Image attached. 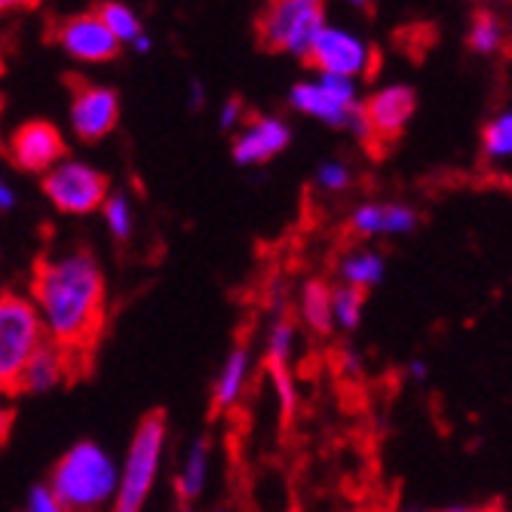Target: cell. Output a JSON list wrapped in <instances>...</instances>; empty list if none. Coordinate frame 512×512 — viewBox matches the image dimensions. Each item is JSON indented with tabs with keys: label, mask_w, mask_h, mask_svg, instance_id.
I'll return each instance as SVG.
<instances>
[{
	"label": "cell",
	"mask_w": 512,
	"mask_h": 512,
	"mask_svg": "<svg viewBox=\"0 0 512 512\" xmlns=\"http://www.w3.org/2000/svg\"><path fill=\"white\" fill-rule=\"evenodd\" d=\"M31 295L46 329V341L59 353L65 381L89 375L108 322V283L89 249L56 258H37Z\"/></svg>",
	"instance_id": "6da1fadb"
},
{
	"label": "cell",
	"mask_w": 512,
	"mask_h": 512,
	"mask_svg": "<svg viewBox=\"0 0 512 512\" xmlns=\"http://www.w3.org/2000/svg\"><path fill=\"white\" fill-rule=\"evenodd\" d=\"M117 467L96 442H77L53 467L50 494L62 512H102L117 494Z\"/></svg>",
	"instance_id": "7a4b0ae2"
},
{
	"label": "cell",
	"mask_w": 512,
	"mask_h": 512,
	"mask_svg": "<svg viewBox=\"0 0 512 512\" xmlns=\"http://www.w3.org/2000/svg\"><path fill=\"white\" fill-rule=\"evenodd\" d=\"M166 445V411L151 408L135 427L132 445L126 451V467L117 479V494L111 512H142L151 494V485L160 470V457Z\"/></svg>",
	"instance_id": "3957f363"
},
{
	"label": "cell",
	"mask_w": 512,
	"mask_h": 512,
	"mask_svg": "<svg viewBox=\"0 0 512 512\" xmlns=\"http://www.w3.org/2000/svg\"><path fill=\"white\" fill-rule=\"evenodd\" d=\"M319 0H276L255 19V37L267 53H289L307 59L316 34L325 28Z\"/></svg>",
	"instance_id": "277c9868"
},
{
	"label": "cell",
	"mask_w": 512,
	"mask_h": 512,
	"mask_svg": "<svg viewBox=\"0 0 512 512\" xmlns=\"http://www.w3.org/2000/svg\"><path fill=\"white\" fill-rule=\"evenodd\" d=\"M46 344V329L40 322L37 307L22 295H0V378L7 384V393L19 371L40 353Z\"/></svg>",
	"instance_id": "5b68a950"
},
{
	"label": "cell",
	"mask_w": 512,
	"mask_h": 512,
	"mask_svg": "<svg viewBox=\"0 0 512 512\" xmlns=\"http://www.w3.org/2000/svg\"><path fill=\"white\" fill-rule=\"evenodd\" d=\"M417 96L411 86H384L375 92L365 105H356L350 114L347 129L356 132L359 142L368 145V151L381 157L387 145H393L414 117Z\"/></svg>",
	"instance_id": "8992f818"
},
{
	"label": "cell",
	"mask_w": 512,
	"mask_h": 512,
	"mask_svg": "<svg viewBox=\"0 0 512 512\" xmlns=\"http://www.w3.org/2000/svg\"><path fill=\"white\" fill-rule=\"evenodd\" d=\"M108 175L89 163H59L43 175V194L65 215H89L108 200Z\"/></svg>",
	"instance_id": "52a82bcc"
},
{
	"label": "cell",
	"mask_w": 512,
	"mask_h": 512,
	"mask_svg": "<svg viewBox=\"0 0 512 512\" xmlns=\"http://www.w3.org/2000/svg\"><path fill=\"white\" fill-rule=\"evenodd\" d=\"M120 120V99L117 92L108 86H96V83H74V96H71V126L74 135L86 145L102 142L105 135L114 132Z\"/></svg>",
	"instance_id": "ba28073f"
},
{
	"label": "cell",
	"mask_w": 512,
	"mask_h": 512,
	"mask_svg": "<svg viewBox=\"0 0 512 512\" xmlns=\"http://www.w3.org/2000/svg\"><path fill=\"white\" fill-rule=\"evenodd\" d=\"M307 62L322 74L353 80L356 74L368 71L371 62H378V56H371V50L356 34H347L341 28H322L310 46Z\"/></svg>",
	"instance_id": "9c48e42d"
},
{
	"label": "cell",
	"mask_w": 512,
	"mask_h": 512,
	"mask_svg": "<svg viewBox=\"0 0 512 512\" xmlns=\"http://www.w3.org/2000/svg\"><path fill=\"white\" fill-rule=\"evenodd\" d=\"M7 154L22 172H43L46 175L65 160L68 148H65L62 132L50 120H28L10 135Z\"/></svg>",
	"instance_id": "30bf717a"
},
{
	"label": "cell",
	"mask_w": 512,
	"mask_h": 512,
	"mask_svg": "<svg viewBox=\"0 0 512 512\" xmlns=\"http://www.w3.org/2000/svg\"><path fill=\"white\" fill-rule=\"evenodd\" d=\"M56 43L80 62H114L120 56V43L102 25L96 10L62 19L56 25Z\"/></svg>",
	"instance_id": "8fae6325"
},
{
	"label": "cell",
	"mask_w": 512,
	"mask_h": 512,
	"mask_svg": "<svg viewBox=\"0 0 512 512\" xmlns=\"http://www.w3.org/2000/svg\"><path fill=\"white\" fill-rule=\"evenodd\" d=\"M289 142H292V129L283 120H276V117H255L237 135V142H234V160L240 166L267 163L279 151H286Z\"/></svg>",
	"instance_id": "7c38bea8"
},
{
	"label": "cell",
	"mask_w": 512,
	"mask_h": 512,
	"mask_svg": "<svg viewBox=\"0 0 512 512\" xmlns=\"http://www.w3.org/2000/svg\"><path fill=\"white\" fill-rule=\"evenodd\" d=\"M65 381V368H62V359L59 353L46 344L40 353L31 356V362L19 371V378L13 381L10 387V396L16 393H46V390H53L56 384Z\"/></svg>",
	"instance_id": "4fadbf2b"
},
{
	"label": "cell",
	"mask_w": 512,
	"mask_h": 512,
	"mask_svg": "<svg viewBox=\"0 0 512 512\" xmlns=\"http://www.w3.org/2000/svg\"><path fill=\"white\" fill-rule=\"evenodd\" d=\"M292 105H295L298 111H304V114L322 120V123L344 126V129H347L350 114H353V108H356V105L347 108V105H341L338 99H332L329 92H325L319 83H298V86L292 89Z\"/></svg>",
	"instance_id": "5bb4252c"
},
{
	"label": "cell",
	"mask_w": 512,
	"mask_h": 512,
	"mask_svg": "<svg viewBox=\"0 0 512 512\" xmlns=\"http://www.w3.org/2000/svg\"><path fill=\"white\" fill-rule=\"evenodd\" d=\"M246 371H249V350L246 344H237L230 350L224 368H221V378L215 384V393H212V414H221L234 405L243 393V384H246Z\"/></svg>",
	"instance_id": "9a60e30c"
},
{
	"label": "cell",
	"mask_w": 512,
	"mask_h": 512,
	"mask_svg": "<svg viewBox=\"0 0 512 512\" xmlns=\"http://www.w3.org/2000/svg\"><path fill=\"white\" fill-rule=\"evenodd\" d=\"M301 316L304 322L316 335H329L332 332V289L313 279V283L304 286V295H301Z\"/></svg>",
	"instance_id": "2e32d148"
},
{
	"label": "cell",
	"mask_w": 512,
	"mask_h": 512,
	"mask_svg": "<svg viewBox=\"0 0 512 512\" xmlns=\"http://www.w3.org/2000/svg\"><path fill=\"white\" fill-rule=\"evenodd\" d=\"M341 273L347 279V286H353L359 292H368L384 279V258L375 255V252H353L350 258H344Z\"/></svg>",
	"instance_id": "e0dca14e"
},
{
	"label": "cell",
	"mask_w": 512,
	"mask_h": 512,
	"mask_svg": "<svg viewBox=\"0 0 512 512\" xmlns=\"http://www.w3.org/2000/svg\"><path fill=\"white\" fill-rule=\"evenodd\" d=\"M206 470H209V442H206V439H200V442L191 448L188 463H184V473L178 476V485H175V491H178L181 503H191L194 497H200V494H203Z\"/></svg>",
	"instance_id": "ac0fdd59"
},
{
	"label": "cell",
	"mask_w": 512,
	"mask_h": 512,
	"mask_svg": "<svg viewBox=\"0 0 512 512\" xmlns=\"http://www.w3.org/2000/svg\"><path fill=\"white\" fill-rule=\"evenodd\" d=\"M96 16L102 19V25L111 31V37L120 46L135 43L138 37H142V22H138V16L123 4H102V7H96Z\"/></svg>",
	"instance_id": "d6986e66"
},
{
	"label": "cell",
	"mask_w": 512,
	"mask_h": 512,
	"mask_svg": "<svg viewBox=\"0 0 512 512\" xmlns=\"http://www.w3.org/2000/svg\"><path fill=\"white\" fill-rule=\"evenodd\" d=\"M467 43H470V50L479 53V56L497 53L500 46H503V22H500L494 13H485V10L476 13V22H473V28H470Z\"/></svg>",
	"instance_id": "ffe728a7"
},
{
	"label": "cell",
	"mask_w": 512,
	"mask_h": 512,
	"mask_svg": "<svg viewBox=\"0 0 512 512\" xmlns=\"http://www.w3.org/2000/svg\"><path fill=\"white\" fill-rule=\"evenodd\" d=\"M362 307H365V292L353 286H338L332 292V322H338L341 329H356L362 319Z\"/></svg>",
	"instance_id": "44dd1931"
},
{
	"label": "cell",
	"mask_w": 512,
	"mask_h": 512,
	"mask_svg": "<svg viewBox=\"0 0 512 512\" xmlns=\"http://www.w3.org/2000/svg\"><path fill=\"white\" fill-rule=\"evenodd\" d=\"M482 145L491 160L509 157V151H512V117L509 114H500L497 120H491L482 129Z\"/></svg>",
	"instance_id": "7402d4cb"
},
{
	"label": "cell",
	"mask_w": 512,
	"mask_h": 512,
	"mask_svg": "<svg viewBox=\"0 0 512 512\" xmlns=\"http://www.w3.org/2000/svg\"><path fill=\"white\" fill-rule=\"evenodd\" d=\"M292 341H295V325L292 319H279L270 332V344H267V368H286L289 353H292Z\"/></svg>",
	"instance_id": "603a6c76"
},
{
	"label": "cell",
	"mask_w": 512,
	"mask_h": 512,
	"mask_svg": "<svg viewBox=\"0 0 512 512\" xmlns=\"http://www.w3.org/2000/svg\"><path fill=\"white\" fill-rule=\"evenodd\" d=\"M102 209H105V221L111 227V234L117 240H129V234H132V209H129V200L126 197H108L102 203Z\"/></svg>",
	"instance_id": "cb8c5ba5"
},
{
	"label": "cell",
	"mask_w": 512,
	"mask_h": 512,
	"mask_svg": "<svg viewBox=\"0 0 512 512\" xmlns=\"http://www.w3.org/2000/svg\"><path fill=\"white\" fill-rule=\"evenodd\" d=\"M350 230L356 237H375L384 230V206L381 203H365L353 212Z\"/></svg>",
	"instance_id": "d4e9b609"
},
{
	"label": "cell",
	"mask_w": 512,
	"mask_h": 512,
	"mask_svg": "<svg viewBox=\"0 0 512 512\" xmlns=\"http://www.w3.org/2000/svg\"><path fill=\"white\" fill-rule=\"evenodd\" d=\"M417 227V212L399 203H387L384 206V230L381 234H411Z\"/></svg>",
	"instance_id": "484cf974"
},
{
	"label": "cell",
	"mask_w": 512,
	"mask_h": 512,
	"mask_svg": "<svg viewBox=\"0 0 512 512\" xmlns=\"http://www.w3.org/2000/svg\"><path fill=\"white\" fill-rule=\"evenodd\" d=\"M270 375L276 381V396H279V405H283V414L289 417L295 411V387H292V378L286 368H270Z\"/></svg>",
	"instance_id": "4316f807"
},
{
	"label": "cell",
	"mask_w": 512,
	"mask_h": 512,
	"mask_svg": "<svg viewBox=\"0 0 512 512\" xmlns=\"http://www.w3.org/2000/svg\"><path fill=\"white\" fill-rule=\"evenodd\" d=\"M319 184L325 191H344L350 184V172L341 163H322L319 169Z\"/></svg>",
	"instance_id": "83f0119b"
},
{
	"label": "cell",
	"mask_w": 512,
	"mask_h": 512,
	"mask_svg": "<svg viewBox=\"0 0 512 512\" xmlns=\"http://www.w3.org/2000/svg\"><path fill=\"white\" fill-rule=\"evenodd\" d=\"M25 512H62V506L53 500L50 488L46 485H37L31 494H28V509Z\"/></svg>",
	"instance_id": "f1b7e54d"
},
{
	"label": "cell",
	"mask_w": 512,
	"mask_h": 512,
	"mask_svg": "<svg viewBox=\"0 0 512 512\" xmlns=\"http://www.w3.org/2000/svg\"><path fill=\"white\" fill-rule=\"evenodd\" d=\"M13 396H0V445H4L7 439H10V430H13V417H16V411H13V402H10Z\"/></svg>",
	"instance_id": "f546056e"
},
{
	"label": "cell",
	"mask_w": 512,
	"mask_h": 512,
	"mask_svg": "<svg viewBox=\"0 0 512 512\" xmlns=\"http://www.w3.org/2000/svg\"><path fill=\"white\" fill-rule=\"evenodd\" d=\"M240 111H243V102H240V99H230V102L224 105V111H221V126H234L237 117H240Z\"/></svg>",
	"instance_id": "4dcf8cb0"
},
{
	"label": "cell",
	"mask_w": 512,
	"mask_h": 512,
	"mask_svg": "<svg viewBox=\"0 0 512 512\" xmlns=\"http://www.w3.org/2000/svg\"><path fill=\"white\" fill-rule=\"evenodd\" d=\"M13 203H16V197L10 194V188H4V181H0V212L13 209Z\"/></svg>",
	"instance_id": "1f68e13d"
},
{
	"label": "cell",
	"mask_w": 512,
	"mask_h": 512,
	"mask_svg": "<svg viewBox=\"0 0 512 512\" xmlns=\"http://www.w3.org/2000/svg\"><path fill=\"white\" fill-rule=\"evenodd\" d=\"M132 46H135V50H138V53H148V50H151V40H148V37L142 34V37H138V40H135Z\"/></svg>",
	"instance_id": "d6a6232c"
},
{
	"label": "cell",
	"mask_w": 512,
	"mask_h": 512,
	"mask_svg": "<svg viewBox=\"0 0 512 512\" xmlns=\"http://www.w3.org/2000/svg\"><path fill=\"white\" fill-rule=\"evenodd\" d=\"M411 375H414V378H424V375H427V365L414 362V365H411Z\"/></svg>",
	"instance_id": "836d02e7"
},
{
	"label": "cell",
	"mask_w": 512,
	"mask_h": 512,
	"mask_svg": "<svg viewBox=\"0 0 512 512\" xmlns=\"http://www.w3.org/2000/svg\"><path fill=\"white\" fill-rule=\"evenodd\" d=\"M448 512H500V509H448Z\"/></svg>",
	"instance_id": "e575fe53"
},
{
	"label": "cell",
	"mask_w": 512,
	"mask_h": 512,
	"mask_svg": "<svg viewBox=\"0 0 512 512\" xmlns=\"http://www.w3.org/2000/svg\"><path fill=\"white\" fill-rule=\"evenodd\" d=\"M4 393H7V384H4V378H0V396H4ZM7 396H10V393H7Z\"/></svg>",
	"instance_id": "d590c367"
},
{
	"label": "cell",
	"mask_w": 512,
	"mask_h": 512,
	"mask_svg": "<svg viewBox=\"0 0 512 512\" xmlns=\"http://www.w3.org/2000/svg\"><path fill=\"white\" fill-rule=\"evenodd\" d=\"M0 74H4V59H0Z\"/></svg>",
	"instance_id": "8d00e7d4"
}]
</instances>
